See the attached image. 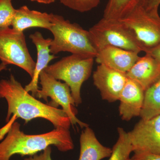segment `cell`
<instances>
[{
	"mask_svg": "<svg viewBox=\"0 0 160 160\" xmlns=\"http://www.w3.org/2000/svg\"><path fill=\"white\" fill-rule=\"evenodd\" d=\"M119 20L133 32L145 53L160 44L158 12L147 11L138 5Z\"/></svg>",
	"mask_w": 160,
	"mask_h": 160,
	"instance_id": "obj_6",
	"label": "cell"
},
{
	"mask_svg": "<svg viewBox=\"0 0 160 160\" xmlns=\"http://www.w3.org/2000/svg\"><path fill=\"white\" fill-rule=\"evenodd\" d=\"M51 18L52 25L49 31L53 36L50 46L52 54L68 52L72 54L96 58L98 52L92 44L89 31L62 16L51 13Z\"/></svg>",
	"mask_w": 160,
	"mask_h": 160,
	"instance_id": "obj_3",
	"label": "cell"
},
{
	"mask_svg": "<svg viewBox=\"0 0 160 160\" xmlns=\"http://www.w3.org/2000/svg\"><path fill=\"white\" fill-rule=\"evenodd\" d=\"M131 158L132 160H160V155L146 152H136Z\"/></svg>",
	"mask_w": 160,
	"mask_h": 160,
	"instance_id": "obj_24",
	"label": "cell"
},
{
	"mask_svg": "<svg viewBox=\"0 0 160 160\" xmlns=\"http://www.w3.org/2000/svg\"><path fill=\"white\" fill-rule=\"evenodd\" d=\"M51 19V13L31 10L27 6H24L16 9L12 28L22 32L34 27L49 30L52 25Z\"/></svg>",
	"mask_w": 160,
	"mask_h": 160,
	"instance_id": "obj_15",
	"label": "cell"
},
{
	"mask_svg": "<svg viewBox=\"0 0 160 160\" xmlns=\"http://www.w3.org/2000/svg\"><path fill=\"white\" fill-rule=\"evenodd\" d=\"M16 9L12 5V0H0V31L10 28Z\"/></svg>",
	"mask_w": 160,
	"mask_h": 160,
	"instance_id": "obj_20",
	"label": "cell"
},
{
	"mask_svg": "<svg viewBox=\"0 0 160 160\" xmlns=\"http://www.w3.org/2000/svg\"><path fill=\"white\" fill-rule=\"evenodd\" d=\"M52 148L48 147L43 150L40 154L30 156L29 158H25L24 160H52L51 158Z\"/></svg>",
	"mask_w": 160,
	"mask_h": 160,
	"instance_id": "obj_23",
	"label": "cell"
},
{
	"mask_svg": "<svg viewBox=\"0 0 160 160\" xmlns=\"http://www.w3.org/2000/svg\"><path fill=\"white\" fill-rule=\"evenodd\" d=\"M160 115V78L145 91L142 108L140 116L149 120Z\"/></svg>",
	"mask_w": 160,
	"mask_h": 160,
	"instance_id": "obj_17",
	"label": "cell"
},
{
	"mask_svg": "<svg viewBox=\"0 0 160 160\" xmlns=\"http://www.w3.org/2000/svg\"><path fill=\"white\" fill-rule=\"evenodd\" d=\"M0 98L5 99L8 104L6 119L7 122L12 115L11 121L20 118L25 120L26 124L39 118L49 121L55 128H70V120L62 109L55 108L37 99L25 90L12 74L9 78L0 81Z\"/></svg>",
	"mask_w": 160,
	"mask_h": 160,
	"instance_id": "obj_1",
	"label": "cell"
},
{
	"mask_svg": "<svg viewBox=\"0 0 160 160\" xmlns=\"http://www.w3.org/2000/svg\"><path fill=\"white\" fill-rule=\"evenodd\" d=\"M6 66H7L4 65L3 63H1V65H0V72H1V71H3V70H5V69H6Z\"/></svg>",
	"mask_w": 160,
	"mask_h": 160,
	"instance_id": "obj_27",
	"label": "cell"
},
{
	"mask_svg": "<svg viewBox=\"0 0 160 160\" xmlns=\"http://www.w3.org/2000/svg\"><path fill=\"white\" fill-rule=\"evenodd\" d=\"M118 138L112 148V152L108 160H128L133 147L129 132L123 128H118Z\"/></svg>",
	"mask_w": 160,
	"mask_h": 160,
	"instance_id": "obj_19",
	"label": "cell"
},
{
	"mask_svg": "<svg viewBox=\"0 0 160 160\" xmlns=\"http://www.w3.org/2000/svg\"><path fill=\"white\" fill-rule=\"evenodd\" d=\"M146 53L151 55L160 63V44L154 48L149 49Z\"/></svg>",
	"mask_w": 160,
	"mask_h": 160,
	"instance_id": "obj_25",
	"label": "cell"
},
{
	"mask_svg": "<svg viewBox=\"0 0 160 160\" xmlns=\"http://www.w3.org/2000/svg\"><path fill=\"white\" fill-rule=\"evenodd\" d=\"M0 60L4 65H15L32 78L36 62L26 44L24 32L7 28L0 31Z\"/></svg>",
	"mask_w": 160,
	"mask_h": 160,
	"instance_id": "obj_7",
	"label": "cell"
},
{
	"mask_svg": "<svg viewBox=\"0 0 160 160\" xmlns=\"http://www.w3.org/2000/svg\"><path fill=\"white\" fill-rule=\"evenodd\" d=\"M29 38L36 47L37 60L31 82L25 86V89L27 92H31L32 95L35 97L39 89L38 85L40 73L49 66L48 64L52 60L57 57L55 55L51 54L50 52V46L52 39L45 38L38 31L30 34Z\"/></svg>",
	"mask_w": 160,
	"mask_h": 160,
	"instance_id": "obj_12",
	"label": "cell"
},
{
	"mask_svg": "<svg viewBox=\"0 0 160 160\" xmlns=\"http://www.w3.org/2000/svg\"><path fill=\"white\" fill-rule=\"evenodd\" d=\"M145 91L137 83L128 78L119 99V111L122 119L126 121L140 116L142 108Z\"/></svg>",
	"mask_w": 160,
	"mask_h": 160,
	"instance_id": "obj_13",
	"label": "cell"
},
{
	"mask_svg": "<svg viewBox=\"0 0 160 160\" xmlns=\"http://www.w3.org/2000/svg\"><path fill=\"white\" fill-rule=\"evenodd\" d=\"M80 153L78 160H102L109 158L112 149L99 142L93 130L89 126L82 132L80 138Z\"/></svg>",
	"mask_w": 160,
	"mask_h": 160,
	"instance_id": "obj_16",
	"label": "cell"
},
{
	"mask_svg": "<svg viewBox=\"0 0 160 160\" xmlns=\"http://www.w3.org/2000/svg\"><path fill=\"white\" fill-rule=\"evenodd\" d=\"M128 160H132L131 158H129Z\"/></svg>",
	"mask_w": 160,
	"mask_h": 160,
	"instance_id": "obj_28",
	"label": "cell"
},
{
	"mask_svg": "<svg viewBox=\"0 0 160 160\" xmlns=\"http://www.w3.org/2000/svg\"><path fill=\"white\" fill-rule=\"evenodd\" d=\"M139 0H109L104 11L103 17L119 19L138 5Z\"/></svg>",
	"mask_w": 160,
	"mask_h": 160,
	"instance_id": "obj_18",
	"label": "cell"
},
{
	"mask_svg": "<svg viewBox=\"0 0 160 160\" xmlns=\"http://www.w3.org/2000/svg\"><path fill=\"white\" fill-rule=\"evenodd\" d=\"M94 59L72 54L48 66L44 70L56 79L64 81L69 86L75 104L78 106L82 103L81 88L91 75Z\"/></svg>",
	"mask_w": 160,
	"mask_h": 160,
	"instance_id": "obj_5",
	"label": "cell"
},
{
	"mask_svg": "<svg viewBox=\"0 0 160 160\" xmlns=\"http://www.w3.org/2000/svg\"><path fill=\"white\" fill-rule=\"evenodd\" d=\"M88 31L92 44L97 52L108 46L138 53L145 52L133 32L119 19L103 18Z\"/></svg>",
	"mask_w": 160,
	"mask_h": 160,
	"instance_id": "obj_4",
	"label": "cell"
},
{
	"mask_svg": "<svg viewBox=\"0 0 160 160\" xmlns=\"http://www.w3.org/2000/svg\"><path fill=\"white\" fill-rule=\"evenodd\" d=\"M18 122L11 124L7 136L0 143V160H10L12 156H32L49 146H55L59 151L72 150L74 146L69 129L55 128L42 134H26L21 130Z\"/></svg>",
	"mask_w": 160,
	"mask_h": 160,
	"instance_id": "obj_2",
	"label": "cell"
},
{
	"mask_svg": "<svg viewBox=\"0 0 160 160\" xmlns=\"http://www.w3.org/2000/svg\"><path fill=\"white\" fill-rule=\"evenodd\" d=\"M64 6L81 12L90 11L99 4L100 0H59Z\"/></svg>",
	"mask_w": 160,
	"mask_h": 160,
	"instance_id": "obj_21",
	"label": "cell"
},
{
	"mask_svg": "<svg viewBox=\"0 0 160 160\" xmlns=\"http://www.w3.org/2000/svg\"><path fill=\"white\" fill-rule=\"evenodd\" d=\"M32 2H36L38 3L44 4H50L54 2L56 0H29Z\"/></svg>",
	"mask_w": 160,
	"mask_h": 160,
	"instance_id": "obj_26",
	"label": "cell"
},
{
	"mask_svg": "<svg viewBox=\"0 0 160 160\" xmlns=\"http://www.w3.org/2000/svg\"><path fill=\"white\" fill-rule=\"evenodd\" d=\"M138 5L142 6L147 11L158 12L160 0H139Z\"/></svg>",
	"mask_w": 160,
	"mask_h": 160,
	"instance_id": "obj_22",
	"label": "cell"
},
{
	"mask_svg": "<svg viewBox=\"0 0 160 160\" xmlns=\"http://www.w3.org/2000/svg\"><path fill=\"white\" fill-rule=\"evenodd\" d=\"M133 152L160 155V115L141 119L129 132Z\"/></svg>",
	"mask_w": 160,
	"mask_h": 160,
	"instance_id": "obj_9",
	"label": "cell"
},
{
	"mask_svg": "<svg viewBox=\"0 0 160 160\" xmlns=\"http://www.w3.org/2000/svg\"><path fill=\"white\" fill-rule=\"evenodd\" d=\"M93 83L101 92L102 98L113 102L120 98L128 78L120 72L99 64L93 72Z\"/></svg>",
	"mask_w": 160,
	"mask_h": 160,
	"instance_id": "obj_10",
	"label": "cell"
},
{
	"mask_svg": "<svg viewBox=\"0 0 160 160\" xmlns=\"http://www.w3.org/2000/svg\"><path fill=\"white\" fill-rule=\"evenodd\" d=\"M138 54L135 52L108 46L98 52L95 58L99 64L126 73L138 59Z\"/></svg>",
	"mask_w": 160,
	"mask_h": 160,
	"instance_id": "obj_11",
	"label": "cell"
},
{
	"mask_svg": "<svg viewBox=\"0 0 160 160\" xmlns=\"http://www.w3.org/2000/svg\"><path fill=\"white\" fill-rule=\"evenodd\" d=\"M127 78L146 90L160 78V63L147 53L139 58L126 73Z\"/></svg>",
	"mask_w": 160,
	"mask_h": 160,
	"instance_id": "obj_14",
	"label": "cell"
},
{
	"mask_svg": "<svg viewBox=\"0 0 160 160\" xmlns=\"http://www.w3.org/2000/svg\"><path fill=\"white\" fill-rule=\"evenodd\" d=\"M39 83L41 88L37 92L35 97L43 99L48 102V98L51 102L48 103L49 106L57 108L59 106L66 112L70 120L71 125H78L82 128L89 126L77 118V111L74 101L72 96L71 90L66 83L60 82L46 73L43 70L39 76Z\"/></svg>",
	"mask_w": 160,
	"mask_h": 160,
	"instance_id": "obj_8",
	"label": "cell"
}]
</instances>
